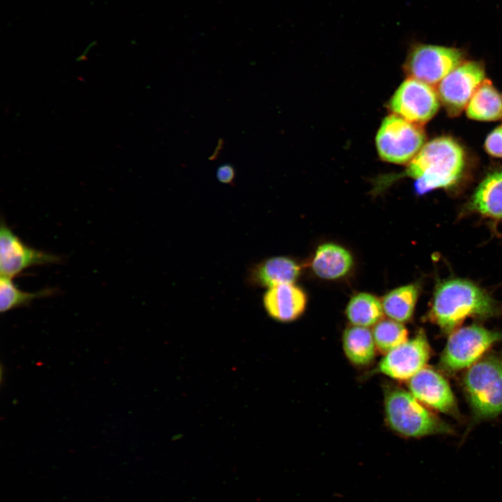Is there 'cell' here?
Listing matches in <instances>:
<instances>
[{"label":"cell","instance_id":"8","mask_svg":"<svg viewBox=\"0 0 502 502\" xmlns=\"http://www.w3.org/2000/svg\"><path fill=\"white\" fill-rule=\"evenodd\" d=\"M439 106L436 90L413 78H407L400 85L388 105L393 114L420 126L436 114Z\"/></svg>","mask_w":502,"mask_h":502},{"label":"cell","instance_id":"20","mask_svg":"<svg viewBox=\"0 0 502 502\" xmlns=\"http://www.w3.org/2000/svg\"><path fill=\"white\" fill-rule=\"evenodd\" d=\"M383 313L381 302L367 293H360L353 296L346 308L349 322L363 327L374 326L382 319Z\"/></svg>","mask_w":502,"mask_h":502},{"label":"cell","instance_id":"19","mask_svg":"<svg viewBox=\"0 0 502 502\" xmlns=\"http://www.w3.org/2000/svg\"><path fill=\"white\" fill-rule=\"evenodd\" d=\"M419 289L416 284L400 287L387 294L381 301L384 313L391 319L409 321L414 312Z\"/></svg>","mask_w":502,"mask_h":502},{"label":"cell","instance_id":"14","mask_svg":"<svg viewBox=\"0 0 502 502\" xmlns=\"http://www.w3.org/2000/svg\"><path fill=\"white\" fill-rule=\"evenodd\" d=\"M268 316L282 323L299 318L304 312L307 298L305 292L292 284H282L266 289L262 298Z\"/></svg>","mask_w":502,"mask_h":502},{"label":"cell","instance_id":"17","mask_svg":"<svg viewBox=\"0 0 502 502\" xmlns=\"http://www.w3.org/2000/svg\"><path fill=\"white\" fill-rule=\"evenodd\" d=\"M342 348L347 359L358 366L368 365L376 356L372 331L367 327L352 325L347 328L342 335Z\"/></svg>","mask_w":502,"mask_h":502},{"label":"cell","instance_id":"16","mask_svg":"<svg viewBox=\"0 0 502 502\" xmlns=\"http://www.w3.org/2000/svg\"><path fill=\"white\" fill-rule=\"evenodd\" d=\"M352 264V257L349 251L338 245L326 243L317 248L312 268L319 277L334 280L345 275Z\"/></svg>","mask_w":502,"mask_h":502},{"label":"cell","instance_id":"18","mask_svg":"<svg viewBox=\"0 0 502 502\" xmlns=\"http://www.w3.org/2000/svg\"><path fill=\"white\" fill-rule=\"evenodd\" d=\"M469 118L483 121L502 119V98L488 79H484L477 88L466 107Z\"/></svg>","mask_w":502,"mask_h":502},{"label":"cell","instance_id":"22","mask_svg":"<svg viewBox=\"0 0 502 502\" xmlns=\"http://www.w3.org/2000/svg\"><path fill=\"white\" fill-rule=\"evenodd\" d=\"M372 335L376 349L386 353L408 340V330L400 322L381 319L373 328Z\"/></svg>","mask_w":502,"mask_h":502},{"label":"cell","instance_id":"9","mask_svg":"<svg viewBox=\"0 0 502 502\" xmlns=\"http://www.w3.org/2000/svg\"><path fill=\"white\" fill-rule=\"evenodd\" d=\"M484 79V66L474 61L462 62L442 79L436 91L450 116H456L466 107Z\"/></svg>","mask_w":502,"mask_h":502},{"label":"cell","instance_id":"6","mask_svg":"<svg viewBox=\"0 0 502 502\" xmlns=\"http://www.w3.org/2000/svg\"><path fill=\"white\" fill-rule=\"evenodd\" d=\"M464 60L463 52L454 47L417 43L409 50L403 65L408 78L429 85L439 84Z\"/></svg>","mask_w":502,"mask_h":502},{"label":"cell","instance_id":"7","mask_svg":"<svg viewBox=\"0 0 502 502\" xmlns=\"http://www.w3.org/2000/svg\"><path fill=\"white\" fill-rule=\"evenodd\" d=\"M502 341V333L471 325L455 330L441 355V365L457 371L471 366L493 344Z\"/></svg>","mask_w":502,"mask_h":502},{"label":"cell","instance_id":"23","mask_svg":"<svg viewBox=\"0 0 502 502\" xmlns=\"http://www.w3.org/2000/svg\"><path fill=\"white\" fill-rule=\"evenodd\" d=\"M485 148L490 155L502 158V125L494 129L487 137Z\"/></svg>","mask_w":502,"mask_h":502},{"label":"cell","instance_id":"2","mask_svg":"<svg viewBox=\"0 0 502 502\" xmlns=\"http://www.w3.org/2000/svg\"><path fill=\"white\" fill-rule=\"evenodd\" d=\"M465 165L462 147L449 137H440L425 144L409 163L406 174L416 180V191L448 188L461 178Z\"/></svg>","mask_w":502,"mask_h":502},{"label":"cell","instance_id":"4","mask_svg":"<svg viewBox=\"0 0 502 502\" xmlns=\"http://www.w3.org/2000/svg\"><path fill=\"white\" fill-rule=\"evenodd\" d=\"M464 385L474 413L480 418L502 413V360L489 357L472 365Z\"/></svg>","mask_w":502,"mask_h":502},{"label":"cell","instance_id":"21","mask_svg":"<svg viewBox=\"0 0 502 502\" xmlns=\"http://www.w3.org/2000/svg\"><path fill=\"white\" fill-rule=\"evenodd\" d=\"M53 290L45 289L36 292H26L18 289L12 278L1 276L0 312H8L14 308L29 305L33 300L52 295Z\"/></svg>","mask_w":502,"mask_h":502},{"label":"cell","instance_id":"11","mask_svg":"<svg viewBox=\"0 0 502 502\" xmlns=\"http://www.w3.org/2000/svg\"><path fill=\"white\" fill-rule=\"evenodd\" d=\"M430 349L423 333L386 353L380 360L379 371L392 379L409 380L425 367Z\"/></svg>","mask_w":502,"mask_h":502},{"label":"cell","instance_id":"13","mask_svg":"<svg viewBox=\"0 0 502 502\" xmlns=\"http://www.w3.org/2000/svg\"><path fill=\"white\" fill-rule=\"evenodd\" d=\"M301 266L285 256L265 258L248 268L245 282L252 288H268L294 283L301 275Z\"/></svg>","mask_w":502,"mask_h":502},{"label":"cell","instance_id":"1","mask_svg":"<svg viewBox=\"0 0 502 502\" xmlns=\"http://www.w3.org/2000/svg\"><path fill=\"white\" fill-rule=\"evenodd\" d=\"M501 312L499 303L478 284L451 278L436 285L429 315L442 330L449 333L466 318H490Z\"/></svg>","mask_w":502,"mask_h":502},{"label":"cell","instance_id":"15","mask_svg":"<svg viewBox=\"0 0 502 502\" xmlns=\"http://www.w3.org/2000/svg\"><path fill=\"white\" fill-rule=\"evenodd\" d=\"M466 209L485 218L502 220V171L492 172L483 178Z\"/></svg>","mask_w":502,"mask_h":502},{"label":"cell","instance_id":"12","mask_svg":"<svg viewBox=\"0 0 502 502\" xmlns=\"http://www.w3.org/2000/svg\"><path fill=\"white\" fill-rule=\"evenodd\" d=\"M410 393L420 402L443 413L456 409L452 390L446 379L430 367H423L410 379Z\"/></svg>","mask_w":502,"mask_h":502},{"label":"cell","instance_id":"5","mask_svg":"<svg viewBox=\"0 0 502 502\" xmlns=\"http://www.w3.org/2000/svg\"><path fill=\"white\" fill-rule=\"evenodd\" d=\"M426 136L422 126L392 114L382 121L376 136V146L383 161L409 163L425 145Z\"/></svg>","mask_w":502,"mask_h":502},{"label":"cell","instance_id":"24","mask_svg":"<svg viewBox=\"0 0 502 502\" xmlns=\"http://www.w3.org/2000/svg\"><path fill=\"white\" fill-rule=\"evenodd\" d=\"M236 176L234 167L230 164H223L218 167L216 172L217 179L224 184H231Z\"/></svg>","mask_w":502,"mask_h":502},{"label":"cell","instance_id":"10","mask_svg":"<svg viewBox=\"0 0 502 502\" xmlns=\"http://www.w3.org/2000/svg\"><path fill=\"white\" fill-rule=\"evenodd\" d=\"M60 258L53 254L31 248L25 244L3 221L0 227L1 276L13 278L35 266L58 263Z\"/></svg>","mask_w":502,"mask_h":502},{"label":"cell","instance_id":"3","mask_svg":"<svg viewBox=\"0 0 502 502\" xmlns=\"http://www.w3.org/2000/svg\"><path fill=\"white\" fill-rule=\"evenodd\" d=\"M386 420L397 434L419 438L435 434H448V425L430 413L410 392L400 388L386 392L384 400Z\"/></svg>","mask_w":502,"mask_h":502}]
</instances>
